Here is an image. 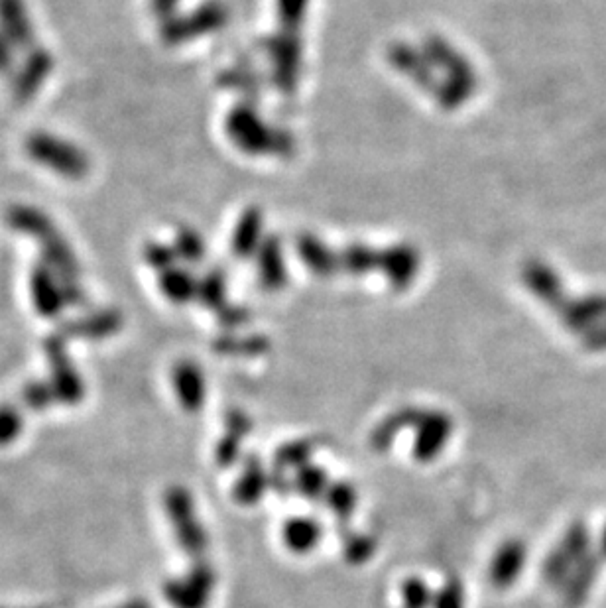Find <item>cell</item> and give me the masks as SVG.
I'll return each instance as SVG.
<instances>
[{
	"label": "cell",
	"mask_w": 606,
	"mask_h": 608,
	"mask_svg": "<svg viewBox=\"0 0 606 608\" xmlns=\"http://www.w3.org/2000/svg\"><path fill=\"white\" fill-rule=\"evenodd\" d=\"M215 587V573L209 565L199 563L193 571L168 587V599L176 608H207Z\"/></svg>",
	"instance_id": "obj_3"
},
{
	"label": "cell",
	"mask_w": 606,
	"mask_h": 608,
	"mask_svg": "<svg viewBox=\"0 0 606 608\" xmlns=\"http://www.w3.org/2000/svg\"><path fill=\"white\" fill-rule=\"evenodd\" d=\"M433 597H435V591L420 575H410L400 585L402 608H431L433 607Z\"/></svg>",
	"instance_id": "obj_13"
},
{
	"label": "cell",
	"mask_w": 606,
	"mask_h": 608,
	"mask_svg": "<svg viewBox=\"0 0 606 608\" xmlns=\"http://www.w3.org/2000/svg\"><path fill=\"white\" fill-rule=\"evenodd\" d=\"M599 553H601V557L606 559V524L603 526V530H601V536H599V549H597Z\"/></svg>",
	"instance_id": "obj_18"
},
{
	"label": "cell",
	"mask_w": 606,
	"mask_h": 608,
	"mask_svg": "<svg viewBox=\"0 0 606 608\" xmlns=\"http://www.w3.org/2000/svg\"><path fill=\"white\" fill-rule=\"evenodd\" d=\"M313 449H315V445L307 439L284 443L274 455V469H276L274 473H280V475L296 473L298 469H302L303 465L311 463Z\"/></svg>",
	"instance_id": "obj_12"
},
{
	"label": "cell",
	"mask_w": 606,
	"mask_h": 608,
	"mask_svg": "<svg viewBox=\"0 0 606 608\" xmlns=\"http://www.w3.org/2000/svg\"><path fill=\"white\" fill-rule=\"evenodd\" d=\"M270 487H272V477L266 473L260 459L250 457L244 463V471L241 473L239 481L235 483L233 494L239 504L254 506L264 498L266 490Z\"/></svg>",
	"instance_id": "obj_6"
},
{
	"label": "cell",
	"mask_w": 606,
	"mask_h": 608,
	"mask_svg": "<svg viewBox=\"0 0 606 608\" xmlns=\"http://www.w3.org/2000/svg\"><path fill=\"white\" fill-rule=\"evenodd\" d=\"M528 563V546L518 540L510 538L494 549L490 563H488V581L498 591L512 589L518 579L522 577Z\"/></svg>",
	"instance_id": "obj_2"
},
{
	"label": "cell",
	"mask_w": 606,
	"mask_h": 608,
	"mask_svg": "<svg viewBox=\"0 0 606 608\" xmlns=\"http://www.w3.org/2000/svg\"><path fill=\"white\" fill-rule=\"evenodd\" d=\"M333 481L329 479L327 471L319 465H313V463H307L303 465L302 469H298L294 473V479H292V487L294 490L307 498V500H323L327 488Z\"/></svg>",
	"instance_id": "obj_11"
},
{
	"label": "cell",
	"mask_w": 606,
	"mask_h": 608,
	"mask_svg": "<svg viewBox=\"0 0 606 608\" xmlns=\"http://www.w3.org/2000/svg\"><path fill=\"white\" fill-rule=\"evenodd\" d=\"M323 504L339 524H345L353 518L359 506V490L347 481H335L327 488L323 496Z\"/></svg>",
	"instance_id": "obj_9"
},
{
	"label": "cell",
	"mask_w": 606,
	"mask_h": 608,
	"mask_svg": "<svg viewBox=\"0 0 606 608\" xmlns=\"http://www.w3.org/2000/svg\"><path fill=\"white\" fill-rule=\"evenodd\" d=\"M376 549H378V544L370 534L351 532L343 542V557L349 565L359 567L374 557Z\"/></svg>",
	"instance_id": "obj_14"
},
{
	"label": "cell",
	"mask_w": 606,
	"mask_h": 608,
	"mask_svg": "<svg viewBox=\"0 0 606 608\" xmlns=\"http://www.w3.org/2000/svg\"><path fill=\"white\" fill-rule=\"evenodd\" d=\"M176 392L185 410L197 412L205 402V380L197 366L182 365L176 370Z\"/></svg>",
	"instance_id": "obj_8"
},
{
	"label": "cell",
	"mask_w": 606,
	"mask_h": 608,
	"mask_svg": "<svg viewBox=\"0 0 606 608\" xmlns=\"http://www.w3.org/2000/svg\"><path fill=\"white\" fill-rule=\"evenodd\" d=\"M581 561H577L569 551L561 548L559 544L547 553L546 561L542 565V577L549 587L563 591L571 573Z\"/></svg>",
	"instance_id": "obj_10"
},
{
	"label": "cell",
	"mask_w": 606,
	"mask_h": 608,
	"mask_svg": "<svg viewBox=\"0 0 606 608\" xmlns=\"http://www.w3.org/2000/svg\"><path fill=\"white\" fill-rule=\"evenodd\" d=\"M603 567V557L599 551H591L571 573L565 589H563V601L567 608L583 607L595 589V583L599 579Z\"/></svg>",
	"instance_id": "obj_5"
},
{
	"label": "cell",
	"mask_w": 606,
	"mask_h": 608,
	"mask_svg": "<svg viewBox=\"0 0 606 608\" xmlns=\"http://www.w3.org/2000/svg\"><path fill=\"white\" fill-rule=\"evenodd\" d=\"M162 2H164V0H162Z\"/></svg>",
	"instance_id": "obj_19"
},
{
	"label": "cell",
	"mask_w": 606,
	"mask_h": 608,
	"mask_svg": "<svg viewBox=\"0 0 606 608\" xmlns=\"http://www.w3.org/2000/svg\"><path fill=\"white\" fill-rule=\"evenodd\" d=\"M307 0H280V12L288 22H296L302 16Z\"/></svg>",
	"instance_id": "obj_16"
},
{
	"label": "cell",
	"mask_w": 606,
	"mask_h": 608,
	"mask_svg": "<svg viewBox=\"0 0 606 608\" xmlns=\"http://www.w3.org/2000/svg\"><path fill=\"white\" fill-rule=\"evenodd\" d=\"M323 542V526L313 516H290L282 526V544L290 553L311 555Z\"/></svg>",
	"instance_id": "obj_4"
},
{
	"label": "cell",
	"mask_w": 606,
	"mask_h": 608,
	"mask_svg": "<svg viewBox=\"0 0 606 608\" xmlns=\"http://www.w3.org/2000/svg\"><path fill=\"white\" fill-rule=\"evenodd\" d=\"M587 347L595 351H605L606 349V327L605 329H593L587 333Z\"/></svg>",
	"instance_id": "obj_17"
},
{
	"label": "cell",
	"mask_w": 606,
	"mask_h": 608,
	"mask_svg": "<svg viewBox=\"0 0 606 608\" xmlns=\"http://www.w3.org/2000/svg\"><path fill=\"white\" fill-rule=\"evenodd\" d=\"M455 431L453 418L441 410H424L414 427L412 457L414 461L429 465L439 459V455L449 445Z\"/></svg>",
	"instance_id": "obj_1"
},
{
	"label": "cell",
	"mask_w": 606,
	"mask_h": 608,
	"mask_svg": "<svg viewBox=\"0 0 606 608\" xmlns=\"http://www.w3.org/2000/svg\"><path fill=\"white\" fill-rule=\"evenodd\" d=\"M422 408H402L392 412L384 422H380L378 426L372 429L370 433V447L374 451H386L392 447V443L396 441V437L406 431L408 427H416L420 416H422Z\"/></svg>",
	"instance_id": "obj_7"
},
{
	"label": "cell",
	"mask_w": 606,
	"mask_h": 608,
	"mask_svg": "<svg viewBox=\"0 0 606 608\" xmlns=\"http://www.w3.org/2000/svg\"><path fill=\"white\" fill-rule=\"evenodd\" d=\"M431 608H467L465 585H463L457 577L447 579V581L435 591L433 607Z\"/></svg>",
	"instance_id": "obj_15"
}]
</instances>
